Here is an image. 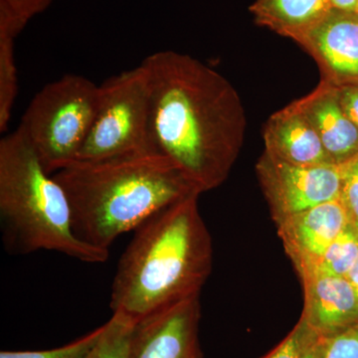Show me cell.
<instances>
[{"label": "cell", "mask_w": 358, "mask_h": 358, "mask_svg": "<svg viewBox=\"0 0 358 358\" xmlns=\"http://www.w3.org/2000/svg\"><path fill=\"white\" fill-rule=\"evenodd\" d=\"M147 71L155 148L199 194L222 185L243 148L247 120L233 85L187 54L162 51Z\"/></svg>", "instance_id": "cell-1"}, {"label": "cell", "mask_w": 358, "mask_h": 358, "mask_svg": "<svg viewBox=\"0 0 358 358\" xmlns=\"http://www.w3.org/2000/svg\"><path fill=\"white\" fill-rule=\"evenodd\" d=\"M199 194L179 200L134 230L110 294L113 313L134 322L199 298L211 274L213 247Z\"/></svg>", "instance_id": "cell-2"}, {"label": "cell", "mask_w": 358, "mask_h": 358, "mask_svg": "<svg viewBox=\"0 0 358 358\" xmlns=\"http://www.w3.org/2000/svg\"><path fill=\"white\" fill-rule=\"evenodd\" d=\"M53 176L69 199L76 236L103 250L166 207L200 195L159 154L74 160Z\"/></svg>", "instance_id": "cell-3"}, {"label": "cell", "mask_w": 358, "mask_h": 358, "mask_svg": "<svg viewBox=\"0 0 358 358\" xmlns=\"http://www.w3.org/2000/svg\"><path fill=\"white\" fill-rule=\"evenodd\" d=\"M0 218L4 244L13 254L46 250L89 264L109 258V250L76 236L64 188L20 129L0 141Z\"/></svg>", "instance_id": "cell-4"}, {"label": "cell", "mask_w": 358, "mask_h": 358, "mask_svg": "<svg viewBox=\"0 0 358 358\" xmlns=\"http://www.w3.org/2000/svg\"><path fill=\"white\" fill-rule=\"evenodd\" d=\"M100 100V86L65 75L32 99L18 129L31 143L47 173L74 162L88 138Z\"/></svg>", "instance_id": "cell-5"}, {"label": "cell", "mask_w": 358, "mask_h": 358, "mask_svg": "<svg viewBox=\"0 0 358 358\" xmlns=\"http://www.w3.org/2000/svg\"><path fill=\"white\" fill-rule=\"evenodd\" d=\"M159 154L150 122V94L143 64L106 80L93 126L75 160ZM160 155V154H159Z\"/></svg>", "instance_id": "cell-6"}, {"label": "cell", "mask_w": 358, "mask_h": 358, "mask_svg": "<svg viewBox=\"0 0 358 358\" xmlns=\"http://www.w3.org/2000/svg\"><path fill=\"white\" fill-rule=\"evenodd\" d=\"M256 173L275 224L317 205L338 199L343 166H294L264 152L257 162Z\"/></svg>", "instance_id": "cell-7"}, {"label": "cell", "mask_w": 358, "mask_h": 358, "mask_svg": "<svg viewBox=\"0 0 358 358\" xmlns=\"http://www.w3.org/2000/svg\"><path fill=\"white\" fill-rule=\"evenodd\" d=\"M319 66L322 80L336 87L358 85V13L333 8L294 39Z\"/></svg>", "instance_id": "cell-8"}, {"label": "cell", "mask_w": 358, "mask_h": 358, "mask_svg": "<svg viewBox=\"0 0 358 358\" xmlns=\"http://www.w3.org/2000/svg\"><path fill=\"white\" fill-rule=\"evenodd\" d=\"M199 298L178 303L134 324L129 358H203Z\"/></svg>", "instance_id": "cell-9"}, {"label": "cell", "mask_w": 358, "mask_h": 358, "mask_svg": "<svg viewBox=\"0 0 358 358\" xmlns=\"http://www.w3.org/2000/svg\"><path fill=\"white\" fill-rule=\"evenodd\" d=\"M303 289L301 317L324 338L358 324V299L352 282L315 268L298 272Z\"/></svg>", "instance_id": "cell-10"}, {"label": "cell", "mask_w": 358, "mask_h": 358, "mask_svg": "<svg viewBox=\"0 0 358 358\" xmlns=\"http://www.w3.org/2000/svg\"><path fill=\"white\" fill-rule=\"evenodd\" d=\"M350 221L339 199L324 202L275 223L294 270L310 268L326 252Z\"/></svg>", "instance_id": "cell-11"}, {"label": "cell", "mask_w": 358, "mask_h": 358, "mask_svg": "<svg viewBox=\"0 0 358 358\" xmlns=\"http://www.w3.org/2000/svg\"><path fill=\"white\" fill-rule=\"evenodd\" d=\"M315 129L329 159L343 166L358 155V129L348 117L338 89L320 80L317 88L294 101Z\"/></svg>", "instance_id": "cell-12"}, {"label": "cell", "mask_w": 358, "mask_h": 358, "mask_svg": "<svg viewBox=\"0 0 358 358\" xmlns=\"http://www.w3.org/2000/svg\"><path fill=\"white\" fill-rule=\"evenodd\" d=\"M265 152L294 166L334 164L319 136L293 102L274 113L264 128Z\"/></svg>", "instance_id": "cell-13"}, {"label": "cell", "mask_w": 358, "mask_h": 358, "mask_svg": "<svg viewBox=\"0 0 358 358\" xmlns=\"http://www.w3.org/2000/svg\"><path fill=\"white\" fill-rule=\"evenodd\" d=\"M333 8L331 0H255L250 6L259 25L293 40Z\"/></svg>", "instance_id": "cell-14"}, {"label": "cell", "mask_w": 358, "mask_h": 358, "mask_svg": "<svg viewBox=\"0 0 358 358\" xmlns=\"http://www.w3.org/2000/svg\"><path fill=\"white\" fill-rule=\"evenodd\" d=\"M357 261L358 230L348 224V227L327 247L317 262L312 267L303 270L315 268L326 274L348 278Z\"/></svg>", "instance_id": "cell-15"}, {"label": "cell", "mask_w": 358, "mask_h": 358, "mask_svg": "<svg viewBox=\"0 0 358 358\" xmlns=\"http://www.w3.org/2000/svg\"><path fill=\"white\" fill-rule=\"evenodd\" d=\"M102 338L87 358H129L136 322L119 313L106 322Z\"/></svg>", "instance_id": "cell-16"}, {"label": "cell", "mask_w": 358, "mask_h": 358, "mask_svg": "<svg viewBox=\"0 0 358 358\" xmlns=\"http://www.w3.org/2000/svg\"><path fill=\"white\" fill-rule=\"evenodd\" d=\"M17 96L14 39L0 36V131H6Z\"/></svg>", "instance_id": "cell-17"}, {"label": "cell", "mask_w": 358, "mask_h": 358, "mask_svg": "<svg viewBox=\"0 0 358 358\" xmlns=\"http://www.w3.org/2000/svg\"><path fill=\"white\" fill-rule=\"evenodd\" d=\"M52 0H0V36L15 39L31 18Z\"/></svg>", "instance_id": "cell-18"}, {"label": "cell", "mask_w": 358, "mask_h": 358, "mask_svg": "<svg viewBox=\"0 0 358 358\" xmlns=\"http://www.w3.org/2000/svg\"><path fill=\"white\" fill-rule=\"evenodd\" d=\"M105 329L106 324H103L83 338L61 348L48 350H35V352H29V350L28 352H6V350L0 352V358H87L98 345Z\"/></svg>", "instance_id": "cell-19"}, {"label": "cell", "mask_w": 358, "mask_h": 358, "mask_svg": "<svg viewBox=\"0 0 358 358\" xmlns=\"http://www.w3.org/2000/svg\"><path fill=\"white\" fill-rule=\"evenodd\" d=\"M319 338V334L300 317L288 336L263 358H301Z\"/></svg>", "instance_id": "cell-20"}, {"label": "cell", "mask_w": 358, "mask_h": 358, "mask_svg": "<svg viewBox=\"0 0 358 358\" xmlns=\"http://www.w3.org/2000/svg\"><path fill=\"white\" fill-rule=\"evenodd\" d=\"M339 201L348 215L350 225L358 230V155L348 164H343Z\"/></svg>", "instance_id": "cell-21"}, {"label": "cell", "mask_w": 358, "mask_h": 358, "mask_svg": "<svg viewBox=\"0 0 358 358\" xmlns=\"http://www.w3.org/2000/svg\"><path fill=\"white\" fill-rule=\"evenodd\" d=\"M324 358H358V324L327 338Z\"/></svg>", "instance_id": "cell-22"}, {"label": "cell", "mask_w": 358, "mask_h": 358, "mask_svg": "<svg viewBox=\"0 0 358 358\" xmlns=\"http://www.w3.org/2000/svg\"><path fill=\"white\" fill-rule=\"evenodd\" d=\"M338 89L341 105L358 129V85H346Z\"/></svg>", "instance_id": "cell-23"}, {"label": "cell", "mask_w": 358, "mask_h": 358, "mask_svg": "<svg viewBox=\"0 0 358 358\" xmlns=\"http://www.w3.org/2000/svg\"><path fill=\"white\" fill-rule=\"evenodd\" d=\"M327 338H320L307 350L301 358H324L326 355Z\"/></svg>", "instance_id": "cell-24"}, {"label": "cell", "mask_w": 358, "mask_h": 358, "mask_svg": "<svg viewBox=\"0 0 358 358\" xmlns=\"http://www.w3.org/2000/svg\"><path fill=\"white\" fill-rule=\"evenodd\" d=\"M334 8L345 11H357L358 0H331Z\"/></svg>", "instance_id": "cell-25"}, {"label": "cell", "mask_w": 358, "mask_h": 358, "mask_svg": "<svg viewBox=\"0 0 358 358\" xmlns=\"http://www.w3.org/2000/svg\"><path fill=\"white\" fill-rule=\"evenodd\" d=\"M348 279L352 282L353 289H355V294H357L358 299V261L355 267L352 268L350 274L348 275Z\"/></svg>", "instance_id": "cell-26"}, {"label": "cell", "mask_w": 358, "mask_h": 358, "mask_svg": "<svg viewBox=\"0 0 358 358\" xmlns=\"http://www.w3.org/2000/svg\"><path fill=\"white\" fill-rule=\"evenodd\" d=\"M355 13H358V2H357V11H355Z\"/></svg>", "instance_id": "cell-27"}]
</instances>
